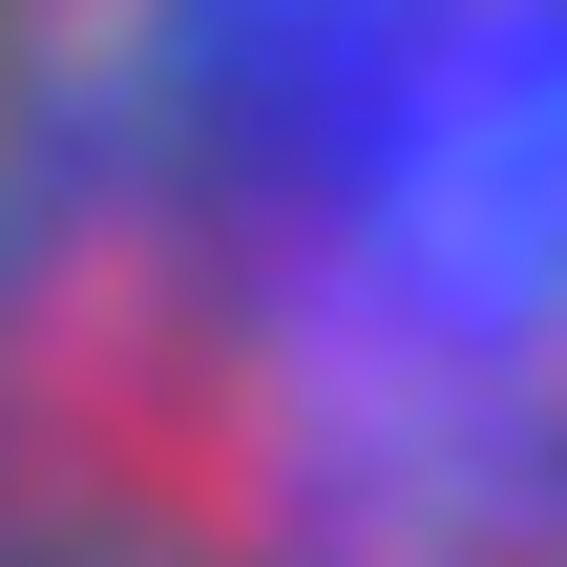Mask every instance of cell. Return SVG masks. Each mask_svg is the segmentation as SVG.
<instances>
[{
  "label": "cell",
  "instance_id": "1",
  "mask_svg": "<svg viewBox=\"0 0 567 567\" xmlns=\"http://www.w3.org/2000/svg\"><path fill=\"white\" fill-rule=\"evenodd\" d=\"M0 567H567V0H0Z\"/></svg>",
  "mask_w": 567,
  "mask_h": 567
}]
</instances>
